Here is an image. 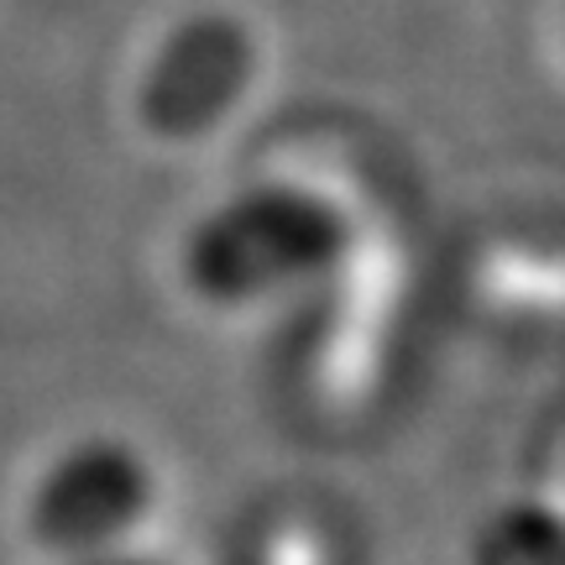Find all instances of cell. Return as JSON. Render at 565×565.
<instances>
[{"label": "cell", "mask_w": 565, "mask_h": 565, "mask_svg": "<svg viewBox=\"0 0 565 565\" xmlns=\"http://www.w3.org/2000/svg\"><path fill=\"white\" fill-rule=\"evenodd\" d=\"M345 242L351 225L335 200L303 183L263 179L204 204L183 225L173 273L194 303L236 315L330 273Z\"/></svg>", "instance_id": "1"}, {"label": "cell", "mask_w": 565, "mask_h": 565, "mask_svg": "<svg viewBox=\"0 0 565 565\" xmlns=\"http://www.w3.org/2000/svg\"><path fill=\"white\" fill-rule=\"evenodd\" d=\"M162 498V477L152 456L126 435L95 429L58 445L26 487L21 524L26 540L58 565L131 550L152 524Z\"/></svg>", "instance_id": "2"}, {"label": "cell", "mask_w": 565, "mask_h": 565, "mask_svg": "<svg viewBox=\"0 0 565 565\" xmlns=\"http://www.w3.org/2000/svg\"><path fill=\"white\" fill-rule=\"evenodd\" d=\"M257 47L246 26L225 11H194L173 21L147 53L137 79V121L158 141L189 147L215 137L246 100Z\"/></svg>", "instance_id": "3"}, {"label": "cell", "mask_w": 565, "mask_h": 565, "mask_svg": "<svg viewBox=\"0 0 565 565\" xmlns=\"http://www.w3.org/2000/svg\"><path fill=\"white\" fill-rule=\"evenodd\" d=\"M74 565H168V561L131 545V550H110V555H89V561H74Z\"/></svg>", "instance_id": "4"}]
</instances>
